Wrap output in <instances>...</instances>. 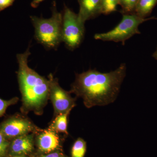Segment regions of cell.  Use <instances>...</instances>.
Here are the masks:
<instances>
[{
  "label": "cell",
  "mask_w": 157,
  "mask_h": 157,
  "mask_svg": "<svg viewBox=\"0 0 157 157\" xmlns=\"http://www.w3.org/2000/svg\"><path fill=\"white\" fill-rule=\"evenodd\" d=\"M79 4L78 18L85 23L101 14V0H78Z\"/></svg>",
  "instance_id": "10"
},
{
  "label": "cell",
  "mask_w": 157,
  "mask_h": 157,
  "mask_svg": "<svg viewBox=\"0 0 157 157\" xmlns=\"http://www.w3.org/2000/svg\"><path fill=\"white\" fill-rule=\"evenodd\" d=\"M120 0H101V14L108 15L117 11Z\"/></svg>",
  "instance_id": "14"
},
{
  "label": "cell",
  "mask_w": 157,
  "mask_h": 157,
  "mask_svg": "<svg viewBox=\"0 0 157 157\" xmlns=\"http://www.w3.org/2000/svg\"><path fill=\"white\" fill-rule=\"evenodd\" d=\"M44 0H33L31 3V6L33 8H36L39 6V4L42 2Z\"/></svg>",
  "instance_id": "20"
},
{
  "label": "cell",
  "mask_w": 157,
  "mask_h": 157,
  "mask_svg": "<svg viewBox=\"0 0 157 157\" xmlns=\"http://www.w3.org/2000/svg\"><path fill=\"white\" fill-rule=\"evenodd\" d=\"M138 0H120L121 13L123 14H135V8Z\"/></svg>",
  "instance_id": "15"
},
{
  "label": "cell",
  "mask_w": 157,
  "mask_h": 157,
  "mask_svg": "<svg viewBox=\"0 0 157 157\" xmlns=\"http://www.w3.org/2000/svg\"><path fill=\"white\" fill-rule=\"evenodd\" d=\"M39 157H66L62 153L59 151H54L46 155H42Z\"/></svg>",
  "instance_id": "19"
},
{
  "label": "cell",
  "mask_w": 157,
  "mask_h": 157,
  "mask_svg": "<svg viewBox=\"0 0 157 157\" xmlns=\"http://www.w3.org/2000/svg\"><path fill=\"white\" fill-rule=\"evenodd\" d=\"M30 55L29 47L25 52L16 56L17 80L22 97L21 110L25 115L33 112L36 115H42L49 100V81L29 67L28 58Z\"/></svg>",
  "instance_id": "2"
},
{
  "label": "cell",
  "mask_w": 157,
  "mask_h": 157,
  "mask_svg": "<svg viewBox=\"0 0 157 157\" xmlns=\"http://www.w3.org/2000/svg\"><path fill=\"white\" fill-rule=\"evenodd\" d=\"M35 136L36 134H30L12 139L8 151L10 155L30 154L34 150Z\"/></svg>",
  "instance_id": "9"
},
{
  "label": "cell",
  "mask_w": 157,
  "mask_h": 157,
  "mask_svg": "<svg viewBox=\"0 0 157 157\" xmlns=\"http://www.w3.org/2000/svg\"><path fill=\"white\" fill-rule=\"evenodd\" d=\"M86 151V143L84 139L78 137L73 143L71 157H84Z\"/></svg>",
  "instance_id": "13"
},
{
  "label": "cell",
  "mask_w": 157,
  "mask_h": 157,
  "mask_svg": "<svg viewBox=\"0 0 157 157\" xmlns=\"http://www.w3.org/2000/svg\"><path fill=\"white\" fill-rule=\"evenodd\" d=\"M49 100L53 105L54 116L65 113L76 106V98L71 96L70 91H67L61 87L58 79L54 78L53 75L49 74Z\"/></svg>",
  "instance_id": "7"
},
{
  "label": "cell",
  "mask_w": 157,
  "mask_h": 157,
  "mask_svg": "<svg viewBox=\"0 0 157 157\" xmlns=\"http://www.w3.org/2000/svg\"><path fill=\"white\" fill-rule=\"evenodd\" d=\"M71 110L55 117L48 129L56 133H64L68 135V117Z\"/></svg>",
  "instance_id": "11"
},
{
  "label": "cell",
  "mask_w": 157,
  "mask_h": 157,
  "mask_svg": "<svg viewBox=\"0 0 157 157\" xmlns=\"http://www.w3.org/2000/svg\"><path fill=\"white\" fill-rule=\"evenodd\" d=\"M157 4V0H138L135 14L142 18H147Z\"/></svg>",
  "instance_id": "12"
},
{
  "label": "cell",
  "mask_w": 157,
  "mask_h": 157,
  "mask_svg": "<svg viewBox=\"0 0 157 157\" xmlns=\"http://www.w3.org/2000/svg\"><path fill=\"white\" fill-rule=\"evenodd\" d=\"M152 19L157 18H142L135 14H123L122 19L114 28L107 33L95 34L94 39L105 42H121L124 45L131 37L140 34L138 27L141 24Z\"/></svg>",
  "instance_id": "4"
},
{
  "label": "cell",
  "mask_w": 157,
  "mask_h": 157,
  "mask_svg": "<svg viewBox=\"0 0 157 157\" xmlns=\"http://www.w3.org/2000/svg\"><path fill=\"white\" fill-rule=\"evenodd\" d=\"M10 142L0 132V157H6L9 151Z\"/></svg>",
  "instance_id": "16"
},
{
  "label": "cell",
  "mask_w": 157,
  "mask_h": 157,
  "mask_svg": "<svg viewBox=\"0 0 157 157\" xmlns=\"http://www.w3.org/2000/svg\"><path fill=\"white\" fill-rule=\"evenodd\" d=\"M38 149L42 153L55 151L59 147L60 140L57 133L49 130H43L36 135Z\"/></svg>",
  "instance_id": "8"
},
{
  "label": "cell",
  "mask_w": 157,
  "mask_h": 157,
  "mask_svg": "<svg viewBox=\"0 0 157 157\" xmlns=\"http://www.w3.org/2000/svg\"><path fill=\"white\" fill-rule=\"evenodd\" d=\"M126 71V65L124 63L109 73H102L94 69L77 73L70 92L76 98H82L87 108L109 105L116 100Z\"/></svg>",
  "instance_id": "1"
},
{
  "label": "cell",
  "mask_w": 157,
  "mask_h": 157,
  "mask_svg": "<svg viewBox=\"0 0 157 157\" xmlns=\"http://www.w3.org/2000/svg\"><path fill=\"white\" fill-rule=\"evenodd\" d=\"M152 56L155 59L157 60V47L156 49L155 52H154Z\"/></svg>",
  "instance_id": "21"
},
{
  "label": "cell",
  "mask_w": 157,
  "mask_h": 157,
  "mask_svg": "<svg viewBox=\"0 0 157 157\" xmlns=\"http://www.w3.org/2000/svg\"><path fill=\"white\" fill-rule=\"evenodd\" d=\"M62 21V42L73 51L79 47L85 36V23L80 21L78 14L64 5Z\"/></svg>",
  "instance_id": "5"
},
{
  "label": "cell",
  "mask_w": 157,
  "mask_h": 157,
  "mask_svg": "<svg viewBox=\"0 0 157 157\" xmlns=\"http://www.w3.org/2000/svg\"><path fill=\"white\" fill-rule=\"evenodd\" d=\"M52 14L49 18L31 16V21L35 28V39L45 48L56 49L62 42L63 14L57 11L56 3L52 7Z\"/></svg>",
  "instance_id": "3"
},
{
  "label": "cell",
  "mask_w": 157,
  "mask_h": 157,
  "mask_svg": "<svg viewBox=\"0 0 157 157\" xmlns=\"http://www.w3.org/2000/svg\"><path fill=\"white\" fill-rule=\"evenodd\" d=\"M18 100L19 99L17 97L7 101L2 100L0 98V117L5 114L8 107L11 105L16 104L18 102Z\"/></svg>",
  "instance_id": "17"
},
{
  "label": "cell",
  "mask_w": 157,
  "mask_h": 157,
  "mask_svg": "<svg viewBox=\"0 0 157 157\" xmlns=\"http://www.w3.org/2000/svg\"><path fill=\"white\" fill-rule=\"evenodd\" d=\"M15 0H0V12L12 6Z\"/></svg>",
  "instance_id": "18"
},
{
  "label": "cell",
  "mask_w": 157,
  "mask_h": 157,
  "mask_svg": "<svg viewBox=\"0 0 157 157\" xmlns=\"http://www.w3.org/2000/svg\"><path fill=\"white\" fill-rule=\"evenodd\" d=\"M25 115L16 114L0 124V132L8 140L30 134L36 135L43 130Z\"/></svg>",
  "instance_id": "6"
},
{
  "label": "cell",
  "mask_w": 157,
  "mask_h": 157,
  "mask_svg": "<svg viewBox=\"0 0 157 157\" xmlns=\"http://www.w3.org/2000/svg\"><path fill=\"white\" fill-rule=\"evenodd\" d=\"M10 157H28L27 155H10Z\"/></svg>",
  "instance_id": "22"
}]
</instances>
